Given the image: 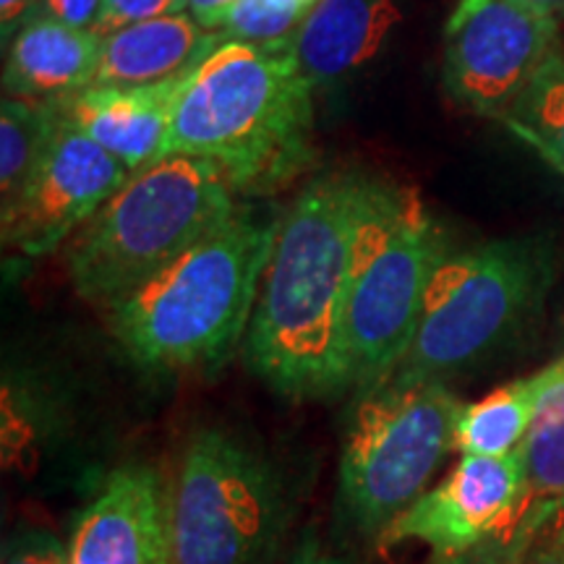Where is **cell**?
Listing matches in <instances>:
<instances>
[{
    "label": "cell",
    "mask_w": 564,
    "mask_h": 564,
    "mask_svg": "<svg viewBox=\"0 0 564 564\" xmlns=\"http://www.w3.org/2000/svg\"><path fill=\"white\" fill-rule=\"evenodd\" d=\"M369 175L337 171L308 183L280 217L243 356L282 398L348 390L350 257Z\"/></svg>",
    "instance_id": "1"
},
{
    "label": "cell",
    "mask_w": 564,
    "mask_h": 564,
    "mask_svg": "<svg viewBox=\"0 0 564 564\" xmlns=\"http://www.w3.org/2000/svg\"><path fill=\"white\" fill-rule=\"evenodd\" d=\"M314 87L291 45L225 40L181 82L167 154L215 162L238 196H264L314 158Z\"/></svg>",
    "instance_id": "2"
},
{
    "label": "cell",
    "mask_w": 564,
    "mask_h": 564,
    "mask_svg": "<svg viewBox=\"0 0 564 564\" xmlns=\"http://www.w3.org/2000/svg\"><path fill=\"white\" fill-rule=\"evenodd\" d=\"M278 217L238 207L212 236L110 303V333L144 369L217 364L249 329Z\"/></svg>",
    "instance_id": "3"
},
{
    "label": "cell",
    "mask_w": 564,
    "mask_h": 564,
    "mask_svg": "<svg viewBox=\"0 0 564 564\" xmlns=\"http://www.w3.org/2000/svg\"><path fill=\"white\" fill-rule=\"evenodd\" d=\"M238 194L215 162L165 154L70 236L66 270L84 301L108 308L236 215Z\"/></svg>",
    "instance_id": "4"
},
{
    "label": "cell",
    "mask_w": 564,
    "mask_h": 564,
    "mask_svg": "<svg viewBox=\"0 0 564 564\" xmlns=\"http://www.w3.org/2000/svg\"><path fill=\"white\" fill-rule=\"evenodd\" d=\"M554 280L549 238H499L447 251L429 280L419 329L387 379L447 382L489 361L541 314Z\"/></svg>",
    "instance_id": "5"
},
{
    "label": "cell",
    "mask_w": 564,
    "mask_h": 564,
    "mask_svg": "<svg viewBox=\"0 0 564 564\" xmlns=\"http://www.w3.org/2000/svg\"><path fill=\"white\" fill-rule=\"evenodd\" d=\"M447 253L415 188L369 178L348 285L350 384L364 392L398 369L419 329L429 280Z\"/></svg>",
    "instance_id": "6"
},
{
    "label": "cell",
    "mask_w": 564,
    "mask_h": 564,
    "mask_svg": "<svg viewBox=\"0 0 564 564\" xmlns=\"http://www.w3.org/2000/svg\"><path fill=\"white\" fill-rule=\"evenodd\" d=\"M463 408L447 382L384 379L358 392L340 457V507L358 533L379 535L426 491Z\"/></svg>",
    "instance_id": "7"
},
{
    "label": "cell",
    "mask_w": 564,
    "mask_h": 564,
    "mask_svg": "<svg viewBox=\"0 0 564 564\" xmlns=\"http://www.w3.org/2000/svg\"><path fill=\"white\" fill-rule=\"evenodd\" d=\"M282 528L285 499L270 465L230 434H196L171 499L175 564H267Z\"/></svg>",
    "instance_id": "8"
},
{
    "label": "cell",
    "mask_w": 564,
    "mask_h": 564,
    "mask_svg": "<svg viewBox=\"0 0 564 564\" xmlns=\"http://www.w3.org/2000/svg\"><path fill=\"white\" fill-rule=\"evenodd\" d=\"M556 17L523 0H457L444 24V89L463 110L505 121L556 53Z\"/></svg>",
    "instance_id": "9"
},
{
    "label": "cell",
    "mask_w": 564,
    "mask_h": 564,
    "mask_svg": "<svg viewBox=\"0 0 564 564\" xmlns=\"http://www.w3.org/2000/svg\"><path fill=\"white\" fill-rule=\"evenodd\" d=\"M129 175L121 160L63 118L32 181L0 215L3 246L26 259L55 251L91 220Z\"/></svg>",
    "instance_id": "10"
},
{
    "label": "cell",
    "mask_w": 564,
    "mask_h": 564,
    "mask_svg": "<svg viewBox=\"0 0 564 564\" xmlns=\"http://www.w3.org/2000/svg\"><path fill=\"white\" fill-rule=\"evenodd\" d=\"M528 512L523 449L510 455H463L444 484L423 491L398 514L377 544L392 549L403 541L432 546L434 556H449L520 525Z\"/></svg>",
    "instance_id": "11"
},
{
    "label": "cell",
    "mask_w": 564,
    "mask_h": 564,
    "mask_svg": "<svg viewBox=\"0 0 564 564\" xmlns=\"http://www.w3.org/2000/svg\"><path fill=\"white\" fill-rule=\"evenodd\" d=\"M68 564H175L171 505L147 465L118 468L79 514Z\"/></svg>",
    "instance_id": "12"
},
{
    "label": "cell",
    "mask_w": 564,
    "mask_h": 564,
    "mask_svg": "<svg viewBox=\"0 0 564 564\" xmlns=\"http://www.w3.org/2000/svg\"><path fill=\"white\" fill-rule=\"evenodd\" d=\"M181 82L152 87H89L58 102V110L133 173L167 154Z\"/></svg>",
    "instance_id": "13"
},
{
    "label": "cell",
    "mask_w": 564,
    "mask_h": 564,
    "mask_svg": "<svg viewBox=\"0 0 564 564\" xmlns=\"http://www.w3.org/2000/svg\"><path fill=\"white\" fill-rule=\"evenodd\" d=\"M102 37L47 13H34L13 34L3 66L6 97L58 105L95 87Z\"/></svg>",
    "instance_id": "14"
},
{
    "label": "cell",
    "mask_w": 564,
    "mask_h": 564,
    "mask_svg": "<svg viewBox=\"0 0 564 564\" xmlns=\"http://www.w3.org/2000/svg\"><path fill=\"white\" fill-rule=\"evenodd\" d=\"M223 34L202 26L192 13H171L102 37L95 87H152L186 79L223 45Z\"/></svg>",
    "instance_id": "15"
},
{
    "label": "cell",
    "mask_w": 564,
    "mask_h": 564,
    "mask_svg": "<svg viewBox=\"0 0 564 564\" xmlns=\"http://www.w3.org/2000/svg\"><path fill=\"white\" fill-rule=\"evenodd\" d=\"M400 19L394 0H319L291 40V51L316 89L371 61Z\"/></svg>",
    "instance_id": "16"
},
{
    "label": "cell",
    "mask_w": 564,
    "mask_h": 564,
    "mask_svg": "<svg viewBox=\"0 0 564 564\" xmlns=\"http://www.w3.org/2000/svg\"><path fill=\"white\" fill-rule=\"evenodd\" d=\"M541 382V371L531 373L497 387L478 403L465 405L457 421L455 447L463 455L499 457L514 453L531 429Z\"/></svg>",
    "instance_id": "17"
},
{
    "label": "cell",
    "mask_w": 564,
    "mask_h": 564,
    "mask_svg": "<svg viewBox=\"0 0 564 564\" xmlns=\"http://www.w3.org/2000/svg\"><path fill=\"white\" fill-rule=\"evenodd\" d=\"M541 392L523 444L528 510L564 499V356L541 369Z\"/></svg>",
    "instance_id": "18"
},
{
    "label": "cell",
    "mask_w": 564,
    "mask_h": 564,
    "mask_svg": "<svg viewBox=\"0 0 564 564\" xmlns=\"http://www.w3.org/2000/svg\"><path fill=\"white\" fill-rule=\"evenodd\" d=\"M58 105L6 97L0 105V202L19 199L61 129Z\"/></svg>",
    "instance_id": "19"
},
{
    "label": "cell",
    "mask_w": 564,
    "mask_h": 564,
    "mask_svg": "<svg viewBox=\"0 0 564 564\" xmlns=\"http://www.w3.org/2000/svg\"><path fill=\"white\" fill-rule=\"evenodd\" d=\"M514 131L541 147L564 171V55L554 53L510 116Z\"/></svg>",
    "instance_id": "20"
},
{
    "label": "cell",
    "mask_w": 564,
    "mask_h": 564,
    "mask_svg": "<svg viewBox=\"0 0 564 564\" xmlns=\"http://www.w3.org/2000/svg\"><path fill=\"white\" fill-rule=\"evenodd\" d=\"M312 9L314 6L306 0H238L223 17L217 32L223 34V40L282 47L291 45Z\"/></svg>",
    "instance_id": "21"
},
{
    "label": "cell",
    "mask_w": 564,
    "mask_h": 564,
    "mask_svg": "<svg viewBox=\"0 0 564 564\" xmlns=\"http://www.w3.org/2000/svg\"><path fill=\"white\" fill-rule=\"evenodd\" d=\"M541 512H544V507L541 505L531 507V510L525 512V518L520 520V525L512 528V531L491 535V539L465 549V552H457L449 556H434L432 564H520L523 562L528 541H531L533 535V528L539 525Z\"/></svg>",
    "instance_id": "22"
},
{
    "label": "cell",
    "mask_w": 564,
    "mask_h": 564,
    "mask_svg": "<svg viewBox=\"0 0 564 564\" xmlns=\"http://www.w3.org/2000/svg\"><path fill=\"white\" fill-rule=\"evenodd\" d=\"M183 11H186V0H102L100 19H97L91 32L97 37H108V34L139 24V21L171 17V13Z\"/></svg>",
    "instance_id": "23"
},
{
    "label": "cell",
    "mask_w": 564,
    "mask_h": 564,
    "mask_svg": "<svg viewBox=\"0 0 564 564\" xmlns=\"http://www.w3.org/2000/svg\"><path fill=\"white\" fill-rule=\"evenodd\" d=\"M541 507L544 512L533 528L520 564H564V499Z\"/></svg>",
    "instance_id": "24"
},
{
    "label": "cell",
    "mask_w": 564,
    "mask_h": 564,
    "mask_svg": "<svg viewBox=\"0 0 564 564\" xmlns=\"http://www.w3.org/2000/svg\"><path fill=\"white\" fill-rule=\"evenodd\" d=\"M3 564H68V552L53 535L30 533L13 541Z\"/></svg>",
    "instance_id": "25"
},
{
    "label": "cell",
    "mask_w": 564,
    "mask_h": 564,
    "mask_svg": "<svg viewBox=\"0 0 564 564\" xmlns=\"http://www.w3.org/2000/svg\"><path fill=\"white\" fill-rule=\"evenodd\" d=\"M100 11L102 0H40L37 13H47V17L66 21L79 30H95Z\"/></svg>",
    "instance_id": "26"
},
{
    "label": "cell",
    "mask_w": 564,
    "mask_h": 564,
    "mask_svg": "<svg viewBox=\"0 0 564 564\" xmlns=\"http://www.w3.org/2000/svg\"><path fill=\"white\" fill-rule=\"evenodd\" d=\"M40 11V0H0V34H3V45L9 47L21 26Z\"/></svg>",
    "instance_id": "27"
},
{
    "label": "cell",
    "mask_w": 564,
    "mask_h": 564,
    "mask_svg": "<svg viewBox=\"0 0 564 564\" xmlns=\"http://www.w3.org/2000/svg\"><path fill=\"white\" fill-rule=\"evenodd\" d=\"M236 3H238V0H186V11L192 13V17L199 21L202 26H207V30L217 32V26H220L223 17Z\"/></svg>",
    "instance_id": "28"
},
{
    "label": "cell",
    "mask_w": 564,
    "mask_h": 564,
    "mask_svg": "<svg viewBox=\"0 0 564 564\" xmlns=\"http://www.w3.org/2000/svg\"><path fill=\"white\" fill-rule=\"evenodd\" d=\"M288 564H356L348 556H340L335 552L316 544V541H306V544L295 549V554L288 560Z\"/></svg>",
    "instance_id": "29"
},
{
    "label": "cell",
    "mask_w": 564,
    "mask_h": 564,
    "mask_svg": "<svg viewBox=\"0 0 564 564\" xmlns=\"http://www.w3.org/2000/svg\"><path fill=\"white\" fill-rule=\"evenodd\" d=\"M523 3L533 6V9L552 13V17H562L564 13V0H523Z\"/></svg>",
    "instance_id": "30"
},
{
    "label": "cell",
    "mask_w": 564,
    "mask_h": 564,
    "mask_svg": "<svg viewBox=\"0 0 564 564\" xmlns=\"http://www.w3.org/2000/svg\"><path fill=\"white\" fill-rule=\"evenodd\" d=\"M306 3H312V6H316V3H319V0H306Z\"/></svg>",
    "instance_id": "31"
}]
</instances>
